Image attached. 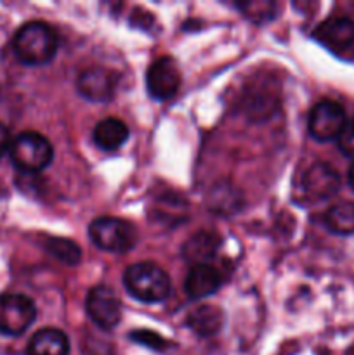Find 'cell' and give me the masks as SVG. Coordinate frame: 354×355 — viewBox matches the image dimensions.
Wrapping results in <instances>:
<instances>
[{
	"label": "cell",
	"instance_id": "cell-23",
	"mask_svg": "<svg viewBox=\"0 0 354 355\" xmlns=\"http://www.w3.org/2000/svg\"><path fill=\"white\" fill-rule=\"evenodd\" d=\"M349 184H351V187L354 189V163H353V166H351V170H349Z\"/></svg>",
	"mask_w": 354,
	"mask_h": 355
},
{
	"label": "cell",
	"instance_id": "cell-4",
	"mask_svg": "<svg viewBox=\"0 0 354 355\" xmlns=\"http://www.w3.org/2000/svg\"><path fill=\"white\" fill-rule=\"evenodd\" d=\"M89 236L97 248L110 253H127L137 243L134 225L118 217H99L92 220Z\"/></svg>",
	"mask_w": 354,
	"mask_h": 355
},
{
	"label": "cell",
	"instance_id": "cell-5",
	"mask_svg": "<svg viewBox=\"0 0 354 355\" xmlns=\"http://www.w3.org/2000/svg\"><path fill=\"white\" fill-rule=\"evenodd\" d=\"M37 307L26 295H0V335L19 336L33 324Z\"/></svg>",
	"mask_w": 354,
	"mask_h": 355
},
{
	"label": "cell",
	"instance_id": "cell-10",
	"mask_svg": "<svg viewBox=\"0 0 354 355\" xmlns=\"http://www.w3.org/2000/svg\"><path fill=\"white\" fill-rule=\"evenodd\" d=\"M312 37L332 52H344L354 44V21L344 16H332L316 26Z\"/></svg>",
	"mask_w": 354,
	"mask_h": 355
},
{
	"label": "cell",
	"instance_id": "cell-13",
	"mask_svg": "<svg viewBox=\"0 0 354 355\" xmlns=\"http://www.w3.org/2000/svg\"><path fill=\"white\" fill-rule=\"evenodd\" d=\"M219 245H221L219 234L210 231H200L184 243L183 257L193 266L208 263V260L214 259L215 253H217Z\"/></svg>",
	"mask_w": 354,
	"mask_h": 355
},
{
	"label": "cell",
	"instance_id": "cell-2",
	"mask_svg": "<svg viewBox=\"0 0 354 355\" xmlns=\"http://www.w3.org/2000/svg\"><path fill=\"white\" fill-rule=\"evenodd\" d=\"M124 284L128 295L142 304H160L169 298L172 290L169 274L153 262H139L127 267Z\"/></svg>",
	"mask_w": 354,
	"mask_h": 355
},
{
	"label": "cell",
	"instance_id": "cell-18",
	"mask_svg": "<svg viewBox=\"0 0 354 355\" xmlns=\"http://www.w3.org/2000/svg\"><path fill=\"white\" fill-rule=\"evenodd\" d=\"M45 250L65 266H76L82 260L80 246L68 238H56V236L47 238L45 239Z\"/></svg>",
	"mask_w": 354,
	"mask_h": 355
},
{
	"label": "cell",
	"instance_id": "cell-8",
	"mask_svg": "<svg viewBox=\"0 0 354 355\" xmlns=\"http://www.w3.org/2000/svg\"><path fill=\"white\" fill-rule=\"evenodd\" d=\"M85 311L97 328L110 331L121 319V302L108 286H94L85 300Z\"/></svg>",
	"mask_w": 354,
	"mask_h": 355
},
{
	"label": "cell",
	"instance_id": "cell-17",
	"mask_svg": "<svg viewBox=\"0 0 354 355\" xmlns=\"http://www.w3.org/2000/svg\"><path fill=\"white\" fill-rule=\"evenodd\" d=\"M325 225L332 232L340 236L354 234V203L353 201H339L325 211Z\"/></svg>",
	"mask_w": 354,
	"mask_h": 355
},
{
	"label": "cell",
	"instance_id": "cell-9",
	"mask_svg": "<svg viewBox=\"0 0 354 355\" xmlns=\"http://www.w3.org/2000/svg\"><path fill=\"white\" fill-rule=\"evenodd\" d=\"M339 173L326 163H316L302 175L301 189L307 201H321L339 191Z\"/></svg>",
	"mask_w": 354,
	"mask_h": 355
},
{
	"label": "cell",
	"instance_id": "cell-20",
	"mask_svg": "<svg viewBox=\"0 0 354 355\" xmlns=\"http://www.w3.org/2000/svg\"><path fill=\"white\" fill-rule=\"evenodd\" d=\"M130 338L134 340V342L141 343V345L148 347V349L158 350V352H162V350L167 349V340L162 338L160 335H156L155 331H146V329H141V331H132Z\"/></svg>",
	"mask_w": 354,
	"mask_h": 355
},
{
	"label": "cell",
	"instance_id": "cell-11",
	"mask_svg": "<svg viewBox=\"0 0 354 355\" xmlns=\"http://www.w3.org/2000/svg\"><path fill=\"white\" fill-rule=\"evenodd\" d=\"M115 76L103 68H89L83 69L76 78V90L80 96L92 103H106L113 97Z\"/></svg>",
	"mask_w": 354,
	"mask_h": 355
},
{
	"label": "cell",
	"instance_id": "cell-21",
	"mask_svg": "<svg viewBox=\"0 0 354 355\" xmlns=\"http://www.w3.org/2000/svg\"><path fill=\"white\" fill-rule=\"evenodd\" d=\"M339 149L349 158H354V118L351 121H347L346 127H344L342 134L339 135Z\"/></svg>",
	"mask_w": 354,
	"mask_h": 355
},
{
	"label": "cell",
	"instance_id": "cell-6",
	"mask_svg": "<svg viewBox=\"0 0 354 355\" xmlns=\"http://www.w3.org/2000/svg\"><path fill=\"white\" fill-rule=\"evenodd\" d=\"M180 76L179 64L170 55H162L149 64L146 73V89L155 101H169L179 92Z\"/></svg>",
	"mask_w": 354,
	"mask_h": 355
},
{
	"label": "cell",
	"instance_id": "cell-22",
	"mask_svg": "<svg viewBox=\"0 0 354 355\" xmlns=\"http://www.w3.org/2000/svg\"><path fill=\"white\" fill-rule=\"evenodd\" d=\"M10 142H12V139H10L9 130H7L6 125L0 123V158H2L6 153H9Z\"/></svg>",
	"mask_w": 354,
	"mask_h": 355
},
{
	"label": "cell",
	"instance_id": "cell-12",
	"mask_svg": "<svg viewBox=\"0 0 354 355\" xmlns=\"http://www.w3.org/2000/svg\"><path fill=\"white\" fill-rule=\"evenodd\" d=\"M222 276L214 266L210 263H200V266H193L187 272L186 281H184V290L186 295L193 300H201L221 288Z\"/></svg>",
	"mask_w": 354,
	"mask_h": 355
},
{
	"label": "cell",
	"instance_id": "cell-1",
	"mask_svg": "<svg viewBox=\"0 0 354 355\" xmlns=\"http://www.w3.org/2000/svg\"><path fill=\"white\" fill-rule=\"evenodd\" d=\"M12 49L23 64H47L58 52V35L44 21H28L14 33Z\"/></svg>",
	"mask_w": 354,
	"mask_h": 355
},
{
	"label": "cell",
	"instance_id": "cell-3",
	"mask_svg": "<svg viewBox=\"0 0 354 355\" xmlns=\"http://www.w3.org/2000/svg\"><path fill=\"white\" fill-rule=\"evenodd\" d=\"M10 162L23 173H38L51 165L54 149L47 137L33 130L21 132L10 142Z\"/></svg>",
	"mask_w": 354,
	"mask_h": 355
},
{
	"label": "cell",
	"instance_id": "cell-16",
	"mask_svg": "<svg viewBox=\"0 0 354 355\" xmlns=\"http://www.w3.org/2000/svg\"><path fill=\"white\" fill-rule=\"evenodd\" d=\"M224 324V314L215 305H200L193 309L186 318V326L198 336H214Z\"/></svg>",
	"mask_w": 354,
	"mask_h": 355
},
{
	"label": "cell",
	"instance_id": "cell-15",
	"mask_svg": "<svg viewBox=\"0 0 354 355\" xmlns=\"http://www.w3.org/2000/svg\"><path fill=\"white\" fill-rule=\"evenodd\" d=\"M92 139L101 151H118L127 142L128 127L118 118H104L94 128Z\"/></svg>",
	"mask_w": 354,
	"mask_h": 355
},
{
	"label": "cell",
	"instance_id": "cell-7",
	"mask_svg": "<svg viewBox=\"0 0 354 355\" xmlns=\"http://www.w3.org/2000/svg\"><path fill=\"white\" fill-rule=\"evenodd\" d=\"M347 123L346 111L335 101H319L309 113V134L319 142L339 139Z\"/></svg>",
	"mask_w": 354,
	"mask_h": 355
},
{
	"label": "cell",
	"instance_id": "cell-19",
	"mask_svg": "<svg viewBox=\"0 0 354 355\" xmlns=\"http://www.w3.org/2000/svg\"><path fill=\"white\" fill-rule=\"evenodd\" d=\"M242 14L245 17H248L253 23H266V21H271L274 16H276L278 6L274 2H267V0H262V2H239L236 3Z\"/></svg>",
	"mask_w": 354,
	"mask_h": 355
},
{
	"label": "cell",
	"instance_id": "cell-14",
	"mask_svg": "<svg viewBox=\"0 0 354 355\" xmlns=\"http://www.w3.org/2000/svg\"><path fill=\"white\" fill-rule=\"evenodd\" d=\"M26 355H69L68 336L61 329H40L31 336Z\"/></svg>",
	"mask_w": 354,
	"mask_h": 355
}]
</instances>
